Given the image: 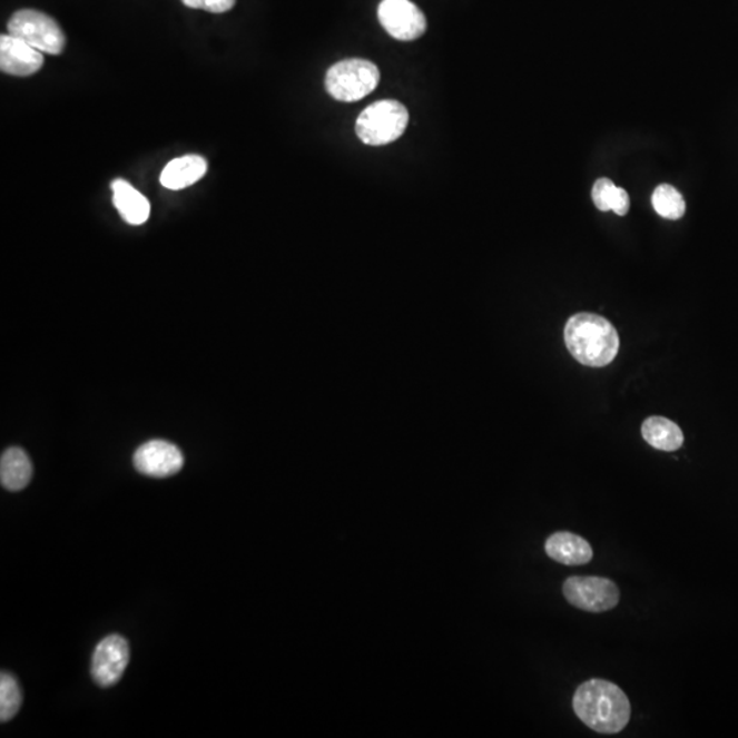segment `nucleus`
Returning a JSON list of instances; mask_svg holds the SVG:
<instances>
[{
	"instance_id": "f8f14e48",
	"label": "nucleus",
	"mask_w": 738,
	"mask_h": 738,
	"mask_svg": "<svg viewBox=\"0 0 738 738\" xmlns=\"http://www.w3.org/2000/svg\"><path fill=\"white\" fill-rule=\"evenodd\" d=\"M114 207L118 209L119 215L131 226L146 224L151 214V204L146 196L136 190L125 179H116L111 184Z\"/></svg>"
},
{
	"instance_id": "0eeeda50",
	"label": "nucleus",
	"mask_w": 738,
	"mask_h": 738,
	"mask_svg": "<svg viewBox=\"0 0 738 738\" xmlns=\"http://www.w3.org/2000/svg\"><path fill=\"white\" fill-rule=\"evenodd\" d=\"M377 18L383 29L395 40H417L427 31L423 11L411 0H382Z\"/></svg>"
},
{
	"instance_id": "f257e3e1",
	"label": "nucleus",
	"mask_w": 738,
	"mask_h": 738,
	"mask_svg": "<svg viewBox=\"0 0 738 738\" xmlns=\"http://www.w3.org/2000/svg\"><path fill=\"white\" fill-rule=\"evenodd\" d=\"M573 710L588 728L603 735L620 734L632 716L631 701L622 689L598 678L575 689Z\"/></svg>"
},
{
	"instance_id": "dca6fc26",
	"label": "nucleus",
	"mask_w": 738,
	"mask_h": 738,
	"mask_svg": "<svg viewBox=\"0 0 738 738\" xmlns=\"http://www.w3.org/2000/svg\"><path fill=\"white\" fill-rule=\"evenodd\" d=\"M652 206L662 218L677 220L686 214V200L673 186L668 184L659 185L652 194Z\"/></svg>"
},
{
	"instance_id": "1a4fd4ad",
	"label": "nucleus",
	"mask_w": 738,
	"mask_h": 738,
	"mask_svg": "<svg viewBox=\"0 0 738 738\" xmlns=\"http://www.w3.org/2000/svg\"><path fill=\"white\" fill-rule=\"evenodd\" d=\"M134 462L142 475L169 478L183 470L184 454L170 442L149 441L136 450Z\"/></svg>"
},
{
	"instance_id": "39448f33",
	"label": "nucleus",
	"mask_w": 738,
	"mask_h": 738,
	"mask_svg": "<svg viewBox=\"0 0 738 738\" xmlns=\"http://www.w3.org/2000/svg\"><path fill=\"white\" fill-rule=\"evenodd\" d=\"M9 35L26 41L41 52L59 56L66 46L62 28L52 17L38 10H20L10 18Z\"/></svg>"
},
{
	"instance_id": "4468645a",
	"label": "nucleus",
	"mask_w": 738,
	"mask_h": 738,
	"mask_svg": "<svg viewBox=\"0 0 738 738\" xmlns=\"http://www.w3.org/2000/svg\"><path fill=\"white\" fill-rule=\"evenodd\" d=\"M33 466L31 459L20 447H10L0 460V482L6 490L21 491L31 483Z\"/></svg>"
},
{
	"instance_id": "a211bd4d",
	"label": "nucleus",
	"mask_w": 738,
	"mask_h": 738,
	"mask_svg": "<svg viewBox=\"0 0 738 738\" xmlns=\"http://www.w3.org/2000/svg\"><path fill=\"white\" fill-rule=\"evenodd\" d=\"M618 191V186L613 181H610L608 178H600L593 185L592 188V200L596 203V206L600 211H611L616 200Z\"/></svg>"
},
{
	"instance_id": "f03ea898",
	"label": "nucleus",
	"mask_w": 738,
	"mask_h": 738,
	"mask_svg": "<svg viewBox=\"0 0 738 738\" xmlns=\"http://www.w3.org/2000/svg\"><path fill=\"white\" fill-rule=\"evenodd\" d=\"M565 344L572 356L587 367L609 365L620 350L613 324L596 314H578L567 323Z\"/></svg>"
},
{
	"instance_id": "6ab92c4d",
	"label": "nucleus",
	"mask_w": 738,
	"mask_h": 738,
	"mask_svg": "<svg viewBox=\"0 0 738 738\" xmlns=\"http://www.w3.org/2000/svg\"><path fill=\"white\" fill-rule=\"evenodd\" d=\"M186 8L208 11V13H226L236 6L237 0H181Z\"/></svg>"
},
{
	"instance_id": "6e6552de",
	"label": "nucleus",
	"mask_w": 738,
	"mask_h": 738,
	"mask_svg": "<svg viewBox=\"0 0 738 738\" xmlns=\"http://www.w3.org/2000/svg\"><path fill=\"white\" fill-rule=\"evenodd\" d=\"M130 659L129 644L122 636L111 634L100 641L92 657V677L101 688L121 680Z\"/></svg>"
},
{
	"instance_id": "9d476101",
	"label": "nucleus",
	"mask_w": 738,
	"mask_h": 738,
	"mask_svg": "<svg viewBox=\"0 0 738 738\" xmlns=\"http://www.w3.org/2000/svg\"><path fill=\"white\" fill-rule=\"evenodd\" d=\"M45 57L41 51L11 35L0 38V69L3 73L28 77L43 68Z\"/></svg>"
},
{
	"instance_id": "7ed1b4c3",
	"label": "nucleus",
	"mask_w": 738,
	"mask_h": 738,
	"mask_svg": "<svg viewBox=\"0 0 738 738\" xmlns=\"http://www.w3.org/2000/svg\"><path fill=\"white\" fill-rule=\"evenodd\" d=\"M410 124V112L397 100H382L365 108L356 122L358 139L382 147L398 140Z\"/></svg>"
},
{
	"instance_id": "f3484780",
	"label": "nucleus",
	"mask_w": 738,
	"mask_h": 738,
	"mask_svg": "<svg viewBox=\"0 0 738 738\" xmlns=\"http://www.w3.org/2000/svg\"><path fill=\"white\" fill-rule=\"evenodd\" d=\"M22 705L21 688L16 677L2 673L0 677V721L9 722L13 719Z\"/></svg>"
},
{
	"instance_id": "2eb2a0df",
	"label": "nucleus",
	"mask_w": 738,
	"mask_h": 738,
	"mask_svg": "<svg viewBox=\"0 0 738 738\" xmlns=\"http://www.w3.org/2000/svg\"><path fill=\"white\" fill-rule=\"evenodd\" d=\"M641 434L648 445L663 452H676L683 443L681 429L671 420L661 416L647 419L641 425Z\"/></svg>"
},
{
	"instance_id": "9b49d317",
	"label": "nucleus",
	"mask_w": 738,
	"mask_h": 738,
	"mask_svg": "<svg viewBox=\"0 0 738 738\" xmlns=\"http://www.w3.org/2000/svg\"><path fill=\"white\" fill-rule=\"evenodd\" d=\"M545 553L562 565L579 567L591 562V544L584 538L570 532H557L548 539Z\"/></svg>"
},
{
	"instance_id": "ddd939ff",
	"label": "nucleus",
	"mask_w": 738,
	"mask_h": 738,
	"mask_svg": "<svg viewBox=\"0 0 738 738\" xmlns=\"http://www.w3.org/2000/svg\"><path fill=\"white\" fill-rule=\"evenodd\" d=\"M208 165L199 155H186L170 161L160 174V184L170 190H181L206 176Z\"/></svg>"
},
{
	"instance_id": "423d86ee",
	"label": "nucleus",
	"mask_w": 738,
	"mask_h": 738,
	"mask_svg": "<svg viewBox=\"0 0 738 738\" xmlns=\"http://www.w3.org/2000/svg\"><path fill=\"white\" fill-rule=\"evenodd\" d=\"M562 592L570 604L588 613L614 609L621 598L614 581L596 575H573L565 580Z\"/></svg>"
},
{
	"instance_id": "aec40b11",
	"label": "nucleus",
	"mask_w": 738,
	"mask_h": 738,
	"mask_svg": "<svg viewBox=\"0 0 738 738\" xmlns=\"http://www.w3.org/2000/svg\"><path fill=\"white\" fill-rule=\"evenodd\" d=\"M629 207H631V200H629L627 190L618 188L616 200L613 204V208H611V211H614L617 215L623 216L628 214Z\"/></svg>"
},
{
	"instance_id": "20e7f679",
	"label": "nucleus",
	"mask_w": 738,
	"mask_h": 738,
	"mask_svg": "<svg viewBox=\"0 0 738 738\" xmlns=\"http://www.w3.org/2000/svg\"><path fill=\"white\" fill-rule=\"evenodd\" d=\"M381 71L367 59H344L328 69L326 89L334 99L353 104L375 91L380 86Z\"/></svg>"
}]
</instances>
